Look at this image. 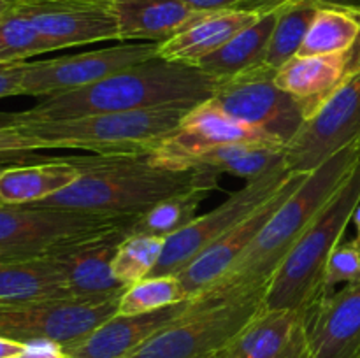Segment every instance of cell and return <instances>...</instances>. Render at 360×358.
<instances>
[{
    "instance_id": "6da1fadb",
    "label": "cell",
    "mask_w": 360,
    "mask_h": 358,
    "mask_svg": "<svg viewBox=\"0 0 360 358\" xmlns=\"http://www.w3.org/2000/svg\"><path fill=\"white\" fill-rule=\"evenodd\" d=\"M217 86L218 81L199 67L155 56L91 86L41 98L34 107L16 112V123L58 121L167 105H197L210 100Z\"/></svg>"
},
{
    "instance_id": "7a4b0ae2",
    "label": "cell",
    "mask_w": 360,
    "mask_h": 358,
    "mask_svg": "<svg viewBox=\"0 0 360 358\" xmlns=\"http://www.w3.org/2000/svg\"><path fill=\"white\" fill-rule=\"evenodd\" d=\"M218 175L204 168L157 167L146 157H86L72 185L35 206L104 216L139 218L169 197L195 188H218Z\"/></svg>"
},
{
    "instance_id": "3957f363",
    "label": "cell",
    "mask_w": 360,
    "mask_h": 358,
    "mask_svg": "<svg viewBox=\"0 0 360 358\" xmlns=\"http://www.w3.org/2000/svg\"><path fill=\"white\" fill-rule=\"evenodd\" d=\"M360 158V139L309 172L304 181L274 211L250 248L206 293L243 286H266L316 214L341 188Z\"/></svg>"
},
{
    "instance_id": "277c9868",
    "label": "cell",
    "mask_w": 360,
    "mask_h": 358,
    "mask_svg": "<svg viewBox=\"0 0 360 358\" xmlns=\"http://www.w3.org/2000/svg\"><path fill=\"white\" fill-rule=\"evenodd\" d=\"M195 105L104 112L58 121H21L39 150H81L98 157H150Z\"/></svg>"
},
{
    "instance_id": "5b68a950",
    "label": "cell",
    "mask_w": 360,
    "mask_h": 358,
    "mask_svg": "<svg viewBox=\"0 0 360 358\" xmlns=\"http://www.w3.org/2000/svg\"><path fill=\"white\" fill-rule=\"evenodd\" d=\"M359 197L360 158L347 181L316 214L287 258L274 270L264 295L266 307L306 311L329 295L326 288L327 260L333 249L343 241Z\"/></svg>"
},
{
    "instance_id": "8992f818",
    "label": "cell",
    "mask_w": 360,
    "mask_h": 358,
    "mask_svg": "<svg viewBox=\"0 0 360 358\" xmlns=\"http://www.w3.org/2000/svg\"><path fill=\"white\" fill-rule=\"evenodd\" d=\"M266 286H243L192 298L185 314L125 358H218L264 307Z\"/></svg>"
},
{
    "instance_id": "52a82bcc",
    "label": "cell",
    "mask_w": 360,
    "mask_h": 358,
    "mask_svg": "<svg viewBox=\"0 0 360 358\" xmlns=\"http://www.w3.org/2000/svg\"><path fill=\"white\" fill-rule=\"evenodd\" d=\"M137 218L30 206H0V263L41 258L63 242L129 227Z\"/></svg>"
},
{
    "instance_id": "ba28073f",
    "label": "cell",
    "mask_w": 360,
    "mask_h": 358,
    "mask_svg": "<svg viewBox=\"0 0 360 358\" xmlns=\"http://www.w3.org/2000/svg\"><path fill=\"white\" fill-rule=\"evenodd\" d=\"M118 300L120 297L104 300L49 297L0 302V337L25 344L69 346L112 318Z\"/></svg>"
},
{
    "instance_id": "9c48e42d",
    "label": "cell",
    "mask_w": 360,
    "mask_h": 358,
    "mask_svg": "<svg viewBox=\"0 0 360 358\" xmlns=\"http://www.w3.org/2000/svg\"><path fill=\"white\" fill-rule=\"evenodd\" d=\"M292 174L295 172L288 171L285 161H281L266 174L246 181V185L238 192L231 193L224 204L202 216H197L188 227L165 239L162 258L151 276L178 274L207 246L238 227L257 207L273 197Z\"/></svg>"
},
{
    "instance_id": "30bf717a",
    "label": "cell",
    "mask_w": 360,
    "mask_h": 358,
    "mask_svg": "<svg viewBox=\"0 0 360 358\" xmlns=\"http://www.w3.org/2000/svg\"><path fill=\"white\" fill-rule=\"evenodd\" d=\"M360 139V67L304 118L283 146V161L295 174H309Z\"/></svg>"
},
{
    "instance_id": "8fae6325",
    "label": "cell",
    "mask_w": 360,
    "mask_h": 358,
    "mask_svg": "<svg viewBox=\"0 0 360 358\" xmlns=\"http://www.w3.org/2000/svg\"><path fill=\"white\" fill-rule=\"evenodd\" d=\"M276 70L264 63L218 81L211 98L234 118L287 144L304 121L301 104L276 84Z\"/></svg>"
},
{
    "instance_id": "7c38bea8",
    "label": "cell",
    "mask_w": 360,
    "mask_h": 358,
    "mask_svg": "<svg viewBox=\"0 0 360 358\" xmlns=\"http://www.w3.org/2000/svg\"><path fill=\"white\" fill-rule=\"evenodd\" d=\"M160 42H127L115 48L58 56L25 65L21 95L51 97L91 86L123 69L155 58Z\"/></svg>"
},
{
    "instance_id": "4fadbf2b",
    "label": "cell",
    "mask_w": 360,
    "mask_h": 358,
    "mask_svg": "<svg viewBox=\"0 0 360 358\" xmlns=\"http://www.w3.org/2000/svg\"><path fill=\"white\" fill-rule=\"evenodd\" d=\"M234 142L283 147L280 140L231 116L210 98L190 109L178 128L146 158L157 167L183 171L192 168L193 161L207 150Z\"/></svg>"
},
{
    "instance_id": "5bb4252c",
    "label": "cell",
    "mask_w": 360,
    "mask_h": 358,
    "mask_svg": "<svg viewBox=\"0 0 360 358\" xmlns=\"http://www.w3.org/2000/svg\"><path fill=\"white\" fill-rule=\"evenodd\" d=\"M16 11L37 28L53 51L118 41V21L111 2L20 0Z\"/></svg>"
},
{
    "instance_id": "9a60e30c",
    "label": "cell",
    "mask_w": 360,
    "mask_h": 358,
    "mask_svg": "<svg viewBox=\"0 0 360 358\" xmlns=\"http://www.w3.org/2000/svg\"><path fill=\"white\" fill-rule=\"evenodd\" d=\"M129 227L63 242L44 255L58 269L69 297L104 300L120 297L129 288L116 281L111 269L120 242L129 235Z\"/></svg>"
},
{
    "instance_id": "2e32d148",
    "label": "cell",
    "mask_w": 360,
    "mask_h": 358,
    "mask_svg": "<svg viewBox=\"0 0 360 358\" xmlns=\"http://www.w3.org/2000/svg\"><path fill=\"white\" fill-rule=\"evenodd\" d=\"M306 175L308 174H292L290 179L273 197H269L262 206L257 207L238 227H234L231 232L217 239L213 244L207 246L188 265L183 267L176 274L183 283V286H185L190 298L200 297L204 291L213 288L227 274V270L238 262L239 256L250 248L253 239L259 235V232L269 221L274 211L304 181Z\"/></svg>"
},
{
    "instance_id": "e0dca14e",
    "label": "cell",
    "mask_w": 360,
    "mask_h": 358,
    "mask_svg": "<svg viewBox=\"0 0 360 358\" xmlns=\"http://www.w3.org/2000/svg\"><path fill=\"white\" fill-rule=\"evenodd\" d=\"M304 358H360V279L302 311Z\"/></svg>"
},
{
    "instance_id": "ac0fdd59",
    "label": "cell",
    "mask_w": 360,
    "mask_h": 358,
    "mask_svg": "<svg viewBox=\"0 0 360 358\" xmlns=\"http://www.w3.org/2000/svg\"><path fill=\"white\" fill-rule=\"evenodd\" d=\"M190 300L144 314H115L76 343L63 346L67 358H125L151 336L185 314Z\"/></svg>"
},
{
    "instance_id": "d6986e66",
    "label": "cell",
    "mask_w": 360,
    "mask_h": 358,
    "mask_svg": "<svg viewBox=\"0 0 360 358\" xmlns=\"http://www.w3.org/2000/svg\"><path fill=\"white\" fill-rule=\"evenodd\" d=\"M218 358H304L302 311L264 305Z\"/></svg>"
},
{
    "instance_id": "ffe728a7",
    "label": "cell",
    "mask_w": 360,
    "mask_h": 358,
    "mask_svg": "<svg viewBox=\"0 0 360 358\" xmlns=\"http://www.w3.org/2000/svg\"><path fill=\"white\" fill-rule=\"evenodd\" d=\"M262 14L250 11H217L206 13L167 41L158 44L157 56L167 62L199 65L236 34L255 23Z\"/></svg>"
},
{
    "instance_id": "44dd1931",
    "label": "cell",
    "mask_w": 360,
    "mask_h": 358,
    "mask_svg": "<svg viewBox=\"0 0 360 358\" xmlns=\"http://www.w3.org/2000/svg\"><path fill=\"white\" fill-rule=\"evenodd\" d=\"M86 157L46 158L14 165L0 174V206H30L72 185L84 171Z\"/></svg>"
},
{
    "instance_id": "7402d4cb",
    "label": "cell",
    "mask_w": 360,
    "mask_h": 358,
    "mask_svg": "<svg viewBox=\"0 0 360 358\" xmlns=\"http://www.w3.org/2000/svg\"><path fill=\"white\" fill-rule=\"evenodd\" d=\"M118 41L164 42L202 14L181 0H115Z\"/></svg>"
},
{
    "instance_id": "603a6c76",
    "label": "cell",
    "mask_w": 360,
    "mask_h": 358,
    "mask_svg": "<svg viewBox=\"0 0 360 358\" xmlns=\"http://www.w3.org/2000/svg\"><path fill=\"white\" fill-rule=\"evenodd\" d=\"M278 16L280 9L262 14L255 23L236 34L231 41L225 42L213 55L206 56L197 67L207 76L221 81L260 63L269 46Z\"/></svg>"
},
{
    "instance_id": "cb8c5ba5",
    "label": "cell",
    "mask_w": 360,
    "mask_h": 358,
    "mask_svg": "<svg viewBox=\"0 0 360 358\" xmlns=\"http://www.w3.org/2000/svg\"><path fill=\"white\" fill-rule=\"evenodd\" d=\"M69 297L58 269L46 256L0 265V302Z\"/></svg>"
},
{
    "instance_id": "d4e9b609",
    "label": "cell",
    "mask_w": 360,
    "mask_h": 358,
    "mask_svg": "<svg viewBox=\"0 0 360 358\" xmlns=\"http://www.w3.org/2000/svg\"><path fill=\"white\" fill-rule=\"evenodd\" d=\"M359 39L360 7H322L316 13L297 55H336L350 51Z\"/></svg>"
},
{
    "instance_id": "484cf974",
    "label": "cell",
    "mask_w": 360,
    "mask_h": 358,
    "mask_svg": "<svg viewBox=\"0 0 360 358\" xmlns=\"http://www.w3.org/2000/svg\"><path fill=\"white\" fill-rule=\"evenodd\" d=\"M322 7L319 0H292L281 7L269 46L260 63L278 70L292 56L297 55L316 13Z\"/></svg>"
},
{
    "instance_id": "4316f807",
    "label": "cell",
    "mask_w": 360,
    "mask_h": 358,
    "mask_svg": "<svg viewBox=\"0 0 360 358\" xmlns=\"http://www.w3.org/2000/svg\"><path fill=\"white\" fill-rule=\"evenodd\" d=\"M211 192V188H195L162 200L130 225L129 235L171 237L195 220L199 206Z\"/></svg>"
},
{
    "instance_id": "83f0119b",
    "label": "cell",
    "mask_w": 360,
    "mask_h": 358,
    "mask_svg": "<svg viewBox=\"0 0 360 358\" xmlns=\"http://www.w3.org/2000/svg\"><path fill=\"white\" fill-rule=\"evenodd\" d=\"M190 300L185 286L176 274L148 276L127 288L118 300L116 314H144L160 311L169 305Z\"/></svg>"
},
{
    "instance_id": "f1b7e54d",
    "label": "cell",
    "mask_w": 360,
    "mask_h": 358,
    "mask_svg": "<svg viewBox=\"0 0 360 358\" xmlns=\"http://www.w3.org/2000/svg\"><path fill=\"white\" fill-rule=\"evenodd\" d=\"M165 239L155 235H127L111 262L112 276L123 286L151 276L164 253Z\"/></svg>"
},
{
    "instance_id": "f546056e",
    "label": "cell",
    "mask_w": 360,
    "mask_h": 358,
    "mask_svg": "<svg viewBox=\"0 0 360 358\" xmlns=\"http://www.w3.org/2000/svg\"><path fill=\"white\" fill-rule=\"evenodd\" d=\"M48 51L51 46L23 14L14 9L0 18V63H20Z\"/></svg>"
},
{
    "instance_id": "4dcf8cb0",
    "label": "cell",
    "mask_w": 360,
    "mask_h": 358,
    "mask_svg": "<svg viewBox=\"0 0 360 358\" xmlns=\"http://www.w3.org/2000/svg\"><path fill=\"white\" fill-rule=\"evenodd\" d=\"M360 279V242L357 239L341 241L330 253L326 267V288L333 293L340 283L350 284Z\"/></svg>"
},
{
    "instance_id": "1f68e13d",
    "label": "cell",
    "mask_w": 360,
    "mask_h": 358,
    "mask_svg": "<svg viewBox=\"0 0 360 358\" xmlns=\"http://www.w3.org/2000/svg\"><path fill=\"white\" fill-rule=\"evenodd\" d=\"M39 151L37 142L20 125H0V154Z\"/></svg>"
},
{
    "instance_id": "d6a6232c",
    "label": "cell",
    "mask_w": 360,
    "mask_h": 358,
    "mask_svg": "<svg viewBox=\"0 0 360 358\" xmlns=\"http://www.w3.org/2000/svg\"><path fill=\"white\" fill-rule=\"evenodd\" d=\"M27 62L0 63V98L21 95V81Z\"/></svg>"
},
{
    "instance_id": "836d02e7",
    "label": "cell",
    "mask_w": 360,
    "mask_h": 358,
    "mask_svg": "<svg viewBox=\"0 0 360 358\" xmlns=\"http://www.w3.org/2000/svg\"><path fill=\"white\" fill-rule=\"evenodd\" d=\"M14 358H67V357L58 344L34 343V344H28L27 353Z\"/></svg>"
},
{
    "instance_id": "e575fe53",
    "label": "cell",
    "mask_w": 360,
    "mask_h": 358,
    "mask_svg": "<svg viewBox=\"0 0 360 358\" xmlns=\"http://www.w3.org/2000/svg\"><path fill=\"white\" fill-rule=\"evenodd\" d=\"M28 344L18 343V340L6 339V337H0V358H14L20 357V354L27 353Z\"/></svg>"
},
{
    "instance_id": "d590c367",
    "label": "cell",
    "mask_w": 360,
    "mask_h": 358,
    "mask_svg": "<svg viewBox=\"0 0 360 358\" xmlns=\"http://www.w3.org/2000/svg\"><path fill=\"white\" fill-rule=\"evenodd\" d=\"M34 154V151L32 153H14V154H0V174H2L4 171H7L9 167H14V165H23V164H28V158Z\"/></svg>"
},
{
    "instance_id": "8d00e7d4",
    "label": "cell",
    "mask_w": 360,
    "mask_h": 358,
    "mask_svg": "<svg viewBox=\"0 0 360 358\" xmlns=\"http://www.w3.org/2000/svg\"><path fill=\"white\" fill-rule=\"evenodd\" d=\"M323 7H345V9H354L360 7V0H319Z\"/></svg>"
},
{
    "instance_id": "74e56055",
    "label": "cell",
    "mask_w": 360,
    "mask_h": 358,
    "mask_svg": "<svg viewBox=\"0 0 360 358\" xmlns=\"http://www.w3.org/2000/svg\"><path fill=\"white\" fill-rule=\"evenodd\" d=\"M18 2H20V0H0V18L7 16L9 13H13V11L16 9Z\"/></svg>"
},
{
    "instance_id": "f35d334b",
    "label": "cell",
    "mask_w": 360,
    "mask_h": 358,
    "mask_svg": "<svg viewBox=\"0 0 360 358\" xmlns=\"http://www.w3.org/2000/svg\"><path fill=\"white\" fill-rule=\"evenodd\" d=\"M352 221H354L355 225V230H357V241L360 242V197H359V202H357V207H355V213H354V218H352Z\"/></svg>"
},
{
    "instance_id": "ab89813d",
    "label": "cell",
    "mask_w": 360,
    "mask_h": 358,
    "mask_svg": "<svg viewBox=\"0 0 360 358\" xmlns=\"http://www.w3.org/2000/svg\"><path fill=\"white\" fill-rule=\"evenodd\" d=\"M94 2H115V0H94Z\"/></svg>"
}]
</instances>
